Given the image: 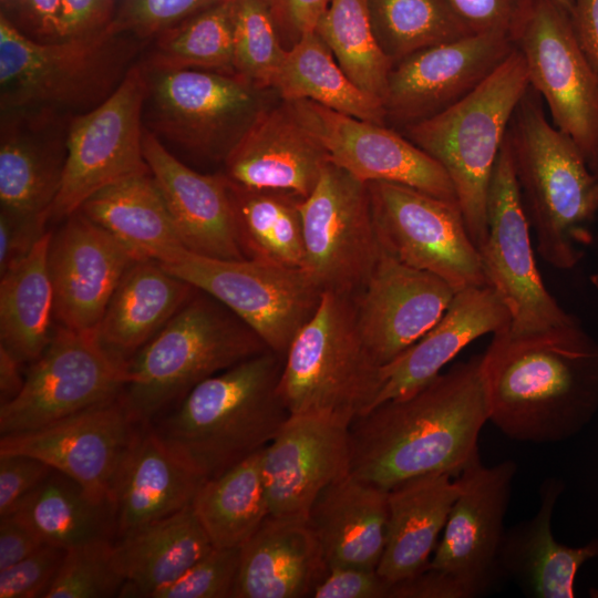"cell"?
I'll return each instance as SVG.
<instances>
[{"instance_id":"obj_28","label":"cell","mask_w":598,"mask_h":598,"mask_svg":"<svg viewBox=\"0 0 598 598\" xmlns=\"http://www.w3.org/2000/svg\"><path fill=\"white\" fill-rule=\"evenodd\" d=\"M565 484L547 477L539 487V506L532 518L505 529L498 566L502 578L513 580L532 598H574L580 567L598 557V538L570 547L557 542L551 519Z\"/></svg>"},{"instance_id":"obj_55","label":"cell","mask_w":598,"mask_h":598,"mask_svg":"<svg viewBox=\"0 0 598 598\" xmlns=\"http://www.w3.org/2000/svg\"><path fill=\"white\" fill-rule=\"evenodd\" d=\"M113 0H62L61 38L71 39L93 34L112 21Z\"/></svg>"},{"instance_id":"obj_33","label":"cell","mask_w":598,"mask_h":598,"mask_svg":"<svg viewBox=\"0 0 598 598\" xmlns=\"http://www.w3.org/2000/svg\"><path fill=\"white\" fill-rule=\"evenodd\" d=\"M195 291L161 262L136 259L117 283L97 333L107 348L128 360Z\"/></svg>"},{"instance_id":"obj_42","label":"cell","mask_w":598,"mask_h":598,"mask_svg":"<svg viewBox=\"0 0 598 598\" xmlns=\"http://www.w3.org/2000/svg\"><path fill=\"white\" fill-rule=\"evenodd\" d=\"M235 0H218L157 34L144 64L237 75L234 68Z\"/></svg>"},{"instance_id":"obj_54","label":"cell","mask_w":598,"mask_h":598,"mask_svg":"<svg viewBox=\"0 0 598 598\" xmlns=\"http://www.w3.org/2000/svg\"><path fill=\"white\" fill-rule=\"evenodd\" d=\"M473 33L507 32L524 0H451Z\"/></svg>"},{"instance_id":"obj_60","label":"cell","mask_w":598,"mask_h":598,"mask_svg":"<svg viewBox=\"0 0 598 598\" xmlns=\"http://www.w3.org/2000/svg\"><path fill=\"white\" fill-rule=\"evenodd\" d=\"M588 165H589L590 171L592 172V174L598 181V151L590 159H588Z\"/></svg>"},{"instance_id":"obj_47","label":"cell","mask_w":598,"mask_h":598,"mask_svg":"<svg viewBox=\"0 0 598 598\" xmlns=\"http://www.w3.org/2000/svg\"><path fill=\"white\" fill-rule=\"evenodd\" d=\"M218 0H125L110 27L146 39L165 31Z\"/></svg>"},{"instance_id":"obj_19","label":"cell","mask_w":598,"mask_h":598,"mask_svg":"<svg viewBox=\"0 0 598 598\" xmlns=\"http://www.w3.org/2000/svg\"><path fill=\"white\" fill-rule=\"evenodd\" d=\"M285 102L323 148L328 161L359 181L402 184L457 203L443 167L401 132L310 100Z\"/></svg>"},{"instance_id":"obj_32","label":"cell","mask_w":598,"mask_h":598,"mask_svg":"<svg viewBox=\"0 0 598 598\" xmlns=\"http://www.w3.org/2000/svg\"><path fill=\"white\" fill-rule=\"evenodd\" d=\"M205 481L145 426L115 484V534L120 538L192 505Z\"/></svg>"},{"instance_id":"obj_13","label":"cell","mask_w":598,"mask_h":598,"mask_svg":"<svg viewBox=\"0 0 598 598\" xmlns=\"http://www.w3.org/2000/svg\"><path fill=\"white\" fill-rule=\"evenodd\" d=\"M367 185L375 234L384 251L440 277L455 291L488 286L480 250L457 203L396 183Z\"/></svg>"},{"instance_id":"obj_37","label":"cell","mask_w":598,"mask_h":598,"mask_svg":"<svg viewBox=\"0 0 598 598\" xmlns=\"http://www.w3.org/2000/svg\"><path fill=\"white\" fill-rule=\"evenodd\" d=\"M226 179L245 258L305 270L302 197L286 190L248 188Z\"/></svg>"},{"instance_id":"obj_43","label":"cell","mask_w":598,"mask_h":598,"mask_svg":"<svg viewBox=\"0 0 598 598\" xmlns=\"http://www.w3.org/2000/svg\"><path fill=\"white\" fill-rule=\"evenodd\" d=\"M315 31L349 79L383 104L393 64L377 42L369 0H330Z\"/></svg>"},{"instance_id":"obj_38","label":"cell","mask_w":598,"mask_h":598,"mask_svg":"<svg viewBox=\"0 0 598 598\" xmlns=\"http://www.w3.org/2000/svg\"><path fill=\"white\" fill-rule=\"evenodd\" d=\"M271 89L282 101L310 100L346 115L385 124L382 102L349 79L316 31L286 50Z\"/></svg>"},{"instance_id":"obj_20","label":"cell","mask_w":598,"mask_h":598,"mask_svg":"<svg viewBox=\"0 0 598 598\" xmlns=\"http://www.w3.org/2000/svg\"><path fill=\"white\" fill-rule=\"evenodd\" d=\"M514 48L507 32L474 33L395 63L383 99L385 124L401 132L444 112L486 80Z\"/></svg>"},{"instance_id":"obj_3","label":"cell","mask_w":598,"mask_h":598,"mask_svg":"<svg viewBox=\"0 0 598 598\" xmlns=\"http://www.w3.org/2000/svg\"><path fill=\"white\" fill-rule=\"evenodd\" d=\"M283 358L268 350L195 385L150 426L206 480L264 450L289 412L279 393Z\"/></svg>"},{"instance_id":"obj_61","label":"cell","mask_w":598,"mask_h":598,"mask_svg":"<svg viewBox=\"0 0 598 598\" xmlns=\"http://www.w3.org/2000/svg\"><path fill=\"white\" fill-rule=\"evenodd\" d=\"M558 4H560L564 9H566L568 12H570L573 8V0H554Z\"/></svg>"},{"instance_id":"obj_45","label":"cell","mask_w":598,"mask_h":598,"mask_svg":"<svg viewBox=\"0 0 598 598\" xmlns=\"http://www.w3.org/2000/svg\"><path fill=\"white\" fill-rule=\"evenodd\" d=\"M124 584L114 559V543L101 539L66 549L44 598L120 597Z\"/></svg>"},{"instance_id":"obj_25","label":"cell","mask_w":598,"mask_h":598,"mask_svg":"<svg viewBox=\"0 0 598 598\" xmlns=\"http://www.w3.org/2000/svg\"><path fill=\"white\" fill-rule=\"evenodd\" d=\"M509 324V312L492 287L456 291L441 319L414 344L381 367L379 390L370 410L421 389L471 342L506 330Z\"/></svg>"},{"instance_id":"obj_26","label":"cell","mask_w":598,"mask_h":598,"mask_svg":"<svg viewBox=\"0 0 598 598\" xmlns=\"http://www.w3.org/2000/svg\"><path fill=\"white\" fill-rule=\"evenodd\" d=\"M328 157L279 99L254 122L224 159V175L248 188L286 190L307 197Z\"/></svg>"},{"instance_id":"obj_21","label":"cell","mask_w":598,"mask_h":598,"mask_svg":"<svg viewBox=\"0 0 598 598\" xmlns=\"http://www.w3.org/2000/svg\"><path fill=\"white\" fill-rule=\"evenodd\" d=\"M351 424L330 414H289L262 451L269 515L308 518L319 494L351 473Z\"/></svg>"},{"instance_id":"obj_12","label":"cell","mask_w":598,"mask_h":598,"mask_svg":"<svg viewBox=\"0 0 598 598\" xmlns=\"http://www.w3.org/2000/svg\"><path fill=\"white\" fill-rule=\"evenodd\" d=\"M162 265L227 307L281 358L322 293L305 270L250 259L208 258L184 248Z\"/></svg>"},{"instance_id":"obj_58","label":"cell","mask_w":598,"mask_h":598,"mask_svg":"<svg viewBox=\"0 0 598 598\" xmlns=\"http://www.w3.org/2000/svg\"><path fill=\"white\" fill-rule=\"evenodd\" d=\"M569 16L579 44L598 73V0H573Z\"/></svg>"},{"instance_id":"obj_23","label":"cell","mask_w":598,"mask_h":598,"mask_svg":"<svg viewBox=\"0 0 598 598\" xmlns=\"http://www.w3.org/2000/svg\"><path fill=\"white\" fill-rule=\"evenodd\" d=\"M135 260L130 250L80 210L66 217L51 234L48 249L59 326L97 330L117 283Z\"/></svg>"},{"instance_id":"obj_17","label":"cell","mask_w":598,"mask_h":598,"mask_svg":"<svg viewBox=\"0 0 598 598\" xmlns=\"http://www.w3.org/2000/svg\"><path fill=\"white\" fill-rule=\"evenodd\" d=\"M516 472L512 460L485 466L477 454L456 475L461 491L429 567L455 581L466 598L487 594L502 579L498 555Z\"/></svg>"},{"instance_id":"obj_1","label":"cell","mask_w":598,"mask_h":598,"mask_svg":"<svg viewBox=\"0 0 598 598\" xmlns=\"http://www.w3.org/2000/svg\"><path fill=\"white\" fill-rule=\"evenodd\" d=\"M482 371L488 421L512 440L560 443L579 434L598 411V341L578 320L493 334Z\"/></svg>"},{"instance_id":"obj_62","label":"cell","mask_w":598,"mask_h":598,"mask_svg":"<svg viewBox=\"0 0 598 598\" xmlns=\"http://www.w3.org/2000/svg\"><path fill=\"white\" fill-rule=\"evenodd\" d=\"M590 281L598 289V272L591 275Z\"/></svg>"},{"instance_id":"obj_51","label":"cell","mask_w":598,"mask_h":598,"mask_svg":"<svg viewBox=\"0 0 598 598\" xmlns=\"http://www.w3.org/2000/svg\"><path fill=\"white\" fill-rule=\"evenodd\" d=\"M49 214L27 215L0 210V275L25 258L48 233Z\"/></svg>"},{"instance_id":"obj_11","label":"cell","mask_w":598,"mask_h":598,"mask_svg":"<svg viewBox=\"0 0 598 598\" xmlns=\"http://www.w3.org/2000/svg\"><path fill=\"white\" fill-rule=\"evenodd\" d=\"M509 34L553 124L575 141L588 162L598 151V73L578 42L569 12L554 0H524Z\"/></svg>"},{"instance_id":"obj_4","label":"cell","mask_w":598,"mask_h":598,"mask_svg":"<svg viewBox=\"0 0 598 598\" xmlns=\"http://www.w3.org/2000/svg\"><path fill=\"white\" fill-rule=\"evenodd\" d=\"M522 202L540 257L574 268L592 239L598 181L575 141L547 118L529 85L505 134Z\"/></svg>"},{"instance_id":"obj_15","label":"cell","mask_w":598,"mask_h":598,"mask_svg":"<svg viewBox=\"0 0 598 598\" xmlns=\"http://www.w3.org/2000/svg\"><path fill=\"white\" fill-rule=\"evenodd\" d=\"M529 229L505 137L489 181L487 234L478 250L487 285L509 312L512 334L543 331L577 320L545 287Z\"/></svg>"},{"instance_id":"obj_36","label":"cell","mask_w":598,"mask_h":598,"mask_svg":"<svg viewBox=\"0 0 598 598\" xmlns=\"http://www.w3.org/2000/svg\"><path fill=\"white\" fill-rule=\"evenodd\" d=\"M51 234L0 275V346L21 363L38 360L53 336L54 298L48 268Z\"/></svg>"},{"instance_id":"obj_59","label":"cell","mask_w":598,"mask_h":598,"mask_svg":"<svg viewBox=\"0 0 598 598\" xmlns=\"http://www.w3.org/2000/svg\"><path fill=\"white\" fill-rule=\"evenodd\" d=\"M22 363L4 347L0 346V405L13 400L22 390Z\"/></svg>"},{"instance_id":"obj_31","label":"cell","mask_w":598,"mask_h":598,"mask_svg":"<svg viewBox=\"0 0 598 598\" xmlns=\"http://www.w3.org/2000/svg\"><path fill=\"white\" fill-rule=\"evenodd\" d=\"M1 114V209L50 216L63 178L66 137L49 133L52 113Z\"/></svg>"},{"instance_id":"obj_56","label":"cell","mask_w":598,"mask_h":598,"mask_svg":"<svg viewBox=\"0 0 598 598\" xmlns=\"http://www.w3.org/2000/svg\"><path fill=\"white\" fill-rule=\"evenodd\" d=\"M48 543L29 525L9 515L0 520V570L31 556Z\"/></svg>"},{"instance_id":"obj_24","label":"cell","mask_w":598,"mask_h":598,"mask_svg":"<svg viewBox=\"0 0 598 598\" xmlns=\"http://www.w3.org/2000/svg\"><path fill=\"white\" fill-rule=\"evenodd\" d=\"M143 154L185 249L208 258L246 259L225 175L200 174L189 168L148 128L143 133Z\"/></svg>"},{"instance_id":"obj_2","label":"cell","mask_w":598,"mask_h":598,"mask_svg":"<svg viewBox=\"0 0 598 598\" xmlns=\"http://www.w3.org/2000/svg\"><path fill=\"white\" fill-rule=\"evenodd\" d=\"M487 421L478 354L357 417L350 426L351 474L384 489L429 473L456 476L480 454Z\"/></svg>"},{"instance_id":"obj_8","label":"cell","mask_w":598,"mask_h":598,"mask_svg":"<svg viewBox=\"0 0 598 598\" xmlns=\"http://www.w3.org/2000/svg\"><path fill=\"white\" fill-rule=\"evenodd\" d=\"M380 369L358 329L353 296L322 291L283 358L278 393L289 414L322 413L352 423L370 410Z\"/></svg>"},{"instance_id":"obj_53","label":"cell","mask_w":598,"mask_h":598,"mask_svg":"<svg viewBox=\"0 0 598 598\" xmlns=\"http://www.w3.org/2000/svg\"><path fill=\"white\" fill-rule=\"evenodd\" d=\"M275 20L281 44L290 49L315 28L330 0H264Z\"/></svg>"},{"instance_id":"obj_10","label":"cell","mask_w":598,"mask_h":598,"mask_svg":"<svg viewBox=\"0 0 598 598\" xmlns=\"http://www.w3.org/2000/svg\"><path fill=\"white\" fill-rule=\"evenodd\" d=\"M127 380V359L107 348L97 330L59 326L21 392L0 405V434L34 431L112 401Z\"/></svg>"},{"instance_id":"obj_22","label":"cell","mask_w":598,"mask_h":598,"mask_svg":"<svg viewBox=\"0 0 598 598\" xmlns=\"http://www.w3.org/2000/svg\"><path fill=\"white\" fill-rule=\"evenodd\" d=\"M456 291L440 277L410 267L381 248L353 296L357 326L379 365L421 339L444 315Z\"/></svg>"},{"instance_id":"obj_16","label":"cell","mask_w":598,"mask_h":598,"mask_svg":"<svg viewBox=\"0 0 598 598\" xmlns=\"http://www.w3.org/2000/svg\"><path fill=\"white\" fill-rule=\"evenodd\" d=\"M300 212L305 271L321 291L354 296L381 254L367 183L328 162Z\"/></svg>"},{"instance_id":"obj_44","label":"cell","mask_w":598,"mask_h":598,"mask_svg":"<svg viewBox=\"0 0 598 598\" xmlns=\"http://www.w3.org/2000/svg\"><path fill=\"white\" fill-rule=\"evenodd\" d=\"M283 49L275 20L264 0H235L234 68L249 83L271 89Z\"/></svg>"},{"instance_id":"obj_18","label":"cell","mask_w":598,"mask_h":598,"mask_svg":"<svg viewBox=\"0 0 598 598\" xmlns=\"http://www.w3.org/2000/svg\"><path fill=\"white\" fill-rule=\"evenodd\" d=\"M144 427L133 419L121 394L48 426L2 435L0 454L39 458L94 498L113 503L122 466Z\"/></svg>"},{"instance_id":"obj_30","label":"cell","mask_w":598,"mask_h":598,"mask_svg":"<svg viewBox=\"0 0 598 598\" xmlns=\"http://www.w3.org/2000/svg\"><path fill=\"white\" fill-rule=\"evenodd\" d=\"M388 489L349 474L327 486L308 523L330 566L377 569L388 529Z\"/></svg>"},{"instance_id":"obj_52","label":"cell","mask_w":598,"mask_h":598,"mask_svg":"<svg viewBox=\"0 0 598 598\" xmlns=\"http://www.w3.org/2000/svg\"><path fill=\"white\" fill-rule=\"evenodd\" d=\"M391 584L377 569L330 566L312 598H390Z\"/></svg>"},{"instance_id":"obj_41","label":"cell","mask_w":598,"mask_h":598,"mask_svg":"<svg viewBox=\"0 0 598 598\" xmlns=\"http://www.w3.org/2000/svg\"><path fill=\"white\" fill-rule=\"evenodd\" d=\"M377 42L395 63L421 50L474 34L451 0H369Z\"/></svg>"},{"instance_id":"obj_6","label":"cell","mask_w":598,"mask_h":598,"mask_svg":"<svg viewBox=\"0 0 598 598\" xmlns=\"http://www.w3.org/2000/svg\"><path fill=\"white\" fill-rule=\"evenodd\" d=\"M528 87L524 59L514 48L458 103L401 131L446 172L477 248L487 234V193L493 169L514 110Z\"/></svg>"},{"instance_id":"obj_14","label":"cell","mask_w":598,"mask_h":598,"mask_svg":"<svg viewBox=\"0 0 598 598\" xmlns=\"http://www.w3.org/2000/svg\"><path fill=\"white\" fill-rule=\"evenodd\" d=\"M146 93L144 66L133 65L102 103L72 118L63 178L50 219L64 220L102 188L150 172L143 154Z\"/></svg>"},{"instance_id":"obj_35","label":"cell","mask_w":598,"mask_h":598,"mask_svg":"<svg viewBox=\"0 0 598 598\" xmlns=\"http://www.w3.org/2000/svg\"><path fill=\"white\" fill-rule=\"evenodd\" d=\"M79 210L118 240L136 259L166 264L185 248L151 172L128 176L102 188Z\"/></svg>"},{"instance_id":"obj_39","label":"cell","mask_w":598,"mask_h":598,"mask_svg":"<svg viewBox=\"0 0 598 598\" xmlns=\"http://www.w3.org/2000/svg\"><path fill=\"white\" fill-rule=\"evenodd\" d=\"M11 515L48 544L64 549L111 539L115 533L114 504L94 498L75 481L54 470Z\"/></svg>"},{"instance_id":"obj_29","label":"cell","mask_w":598,"mask_h":598,"mask_svg":"<svg viewBox=\"0 0 598 598\" xmlns=\"http://www.w3.org/2000/svg\"><path fill=\"white\" fill-rule=\"evenodd\" d=\"M456 476L436 472L388 489L386 540L378 574L393 585L429 567L451 508L460 494Z\"/></svg>"},{"instance_id":"obj_50","label":"cell","mask_w":598,"mask_h":598,"mask_svg":"<svg viewBox=\"0 0 598 598\" xmlns=\"http://www.w3.org/2000/svg\"><path fill=\"white\" fill-rule=\"evenodd\" d=\"M61 13L62 0H1V16L40 42L62 40Z\"/></svg>"},{"instance_id":"obj_49","label":"cell","mask_w":598,"mask_h":598,"mask_svg":"<svg viewBox=\"0 0 598 598\" xmlns=\"http://www.w3.org/2000/svg\"><path fill=\"white\" fill-rule=\"evenodd\" d=\"M53 468L25 454H0V518L12 514Z\"/></svg>"},{"instance_id":"obj_57","label":"cell","mask_w":598,"mask_h":598,"mask_svg":"<svg viewBox=\"0 0 598 598\" xmlns=\"http://www.w3.org/2000/svg\"><path fill=\"white\" fill-rule=\"evenodd\" d=\"M390 598H466L451 578L427 567L420 574L391 585Z\"/></svg>"},{"instance_id":"obj_48","label":"cell","mask_w":598,"mask_h":598,"mask_svg":"<svg viewBox=\"0 0 598 598\" xmlns=\"http://www.w3.org/2000/svg\"><path fill=\"white\" fill-rule=\"evenodd\" d=\"M66 549L48 544L23 560L0 570V598H44Z\"/></svg>"},{"instance_id":"obj_40","label":"cell","mask_w":598,"mask_h":598,"mask_svg":"<svg viewBox=\"0 0 598 598\" xmlns=\"http://www.w3.org/2000/svg\"><path fill=\"white\" fill-rule=\"evenodd\" d=\"M262 451L207 478L192 507L214 548L240 547L269 515Z\"/></svg>"},{"instance_id":"obj_46","label":"cell","mask_w":598,"mask_h":598,"mask_svg":"<svg viewBox=\"0 0 598 598\" xmlns=\"http://www.w3.org/2000/svg\"><path fill=\"white\" fill-rule=\"evenodd\" d=\"M240 547L213 548L152 598H233Z\"/></svg>"},{"instance_id":"obj_27","label":"cell","mask_w":598,"mask_h":598,"mask_svg":"<svg viewBox=\"0 0 598 598\" xmlns=\"http://www.w3.org/2000/svg\"><path fill=\"white\" fill-rule=\"evenodd\" d=\"M307 518L268 515L240 546L233 598H306L328 573Z\"/></svg>"},{"instance_id":"obj_9","label":"cell","mask_w":598,"mask_h":598,"mask_svg":"<svg viewBox=\"0 0 598 598\" xmlns=\"http://www.w3.org/2000/svg\"><path fill=\"white\" fill-rule=\"evenodd\" d=\"M143 66L151 131L209 159L224 162L277 95L238 75Z\"/></svg>"},{"instance_id":"obj_34","label":"cell","mask_w":598,"mask_h":598,"mask_svg":"<svg viewBox=\"0 0 598 598\" xmlns=\"http://www.w3.org/2000/svg\"><path fill=\"white\" fill-rule=\"evenodd\" d=\"M213 548L192 505L120 537L114 543L125 579L120 597L152 598Z\"/></svg>"},{"instance_id":"obj_5","label":"cell","mask_w":598,"mask_h":598,"mask_svg":"<svg viewBox=\"0 0 598 598\" xmlns=\"http://www.w3.org/2000/svg\"><path fill=\"white\" fill-rule=\"evenodd\" d=\"M268 350L240 318L196 289L127 360L122 396L133 419L148 426L202 381Z\"/></svg>"},{"instance_id":"obj_7","label":"cell","mask_w":598,"mask_h":598,"mask_svg":"<svg viewBox=\"0 0 598 598\" xmlns=\"http://www.w3.org/2000/svg\"><path fill=\"white\" fill-rule=\"evenodd\" d=\"M110 24L55 42L33 40L0 14L1 113H52L102 103L136 48Z\"/></svg>"}]
</instances>
